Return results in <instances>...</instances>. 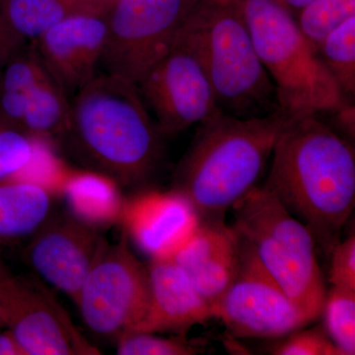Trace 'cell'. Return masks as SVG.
Segmentation results:
<instances>
[{
    "label": "cell",
    "instance_id": "cell-21",
    "mask_svg": "<svg viewBox=\"0 0 355 355\" xmlns=\"http://www.w3.org/2000/svg\"><path fill=\"white\" fill-rule=\"evenodd\" d=\"M0 9L25 41H37L51 27L74 14H100L85 0H0Z\"/></svg>",
    "mask_w": 355,
    "mask_h": 355
},
{
    "label": "cell",
    "instance_id": "cell-34",
    "mask_svg": "<svg viewBox=\"0 0 355 355\" xmlns=\"http://www.w3.org/2000/svg\"><path fill=\"white\" fill-rule=\"evenodd\" d=\"M85 1H87V2H88V3H89V4H90V6H92V4H91V3H90V1H89V0H85ZM92 7H93V6H92ZM93 8H94V7H93ZM94 9H95V8H94ZM95 10H96V9H95ZM97 12H98V11H97ZM98 13H99V12H98Z\"/></svg>",
    "mask_w": 355,
    "mask_h": 355
},
{
    "label": "cell",
    "instance_id": "cell-12",
    "mask_svg": "<svg viewBox=\"0 0 355 355\" xmlns=\"http://www.w3.org/2000/svg\"><path fill=\"white\" fill-rule=\"evenodd\" d=\"M106 240L71 212H53L28 240L23 257L42 279L76 301Z\"/></svg>",
    "mask_w": 355,
    "mask_h": 355
},
{
    "label": "cell",
    "instance_id": "cell-32",
    "mask_svg": "<svg viewBox=\"0 0 355 355\" xmlns=\"http://www.w3.org/2000/svg\"><path fill=\"white\" fill-rule=\"evenodd\" d=\"M93 6L97 9L99 12L106 14L108 12L110 7L114 3V0H89Z\"/></svg>",
    "mask_w": 355,
    "mask_h": 355
},
{
    "label": "cell",
    "instance_id": "cell-24",
    "mask_svg": "<svg viewBox=\"0 0 355 355\" xmlns=\"http://www.w3.org/2000/svg\"><path fill=\"white\" fill-rule=\"evenodd\" d=\"M324 328L342 355L355 354V291L331 286L327 291Z\"/></svg>",
    "mask_w": 355,
    "mask_h": 355
},
{
    "label": "cell",
    "instance_id": "cell-28",
    "mask_svg": "<svg viewBox=\"0 0 355 355\" xmlns=\"http://www.w3.org/2000/svg\"><path fill=\"white\" fill-rule=\"evenodd\" d=\"M329 282L331 286L355 291V234L340 240L331 250Z\"/></svg>",
    "mask_w": 355,
    "mask_h": 355
},
{
    "label": "cell",
    "instance_id": "cell-5",
    "mask_svg": "<svg viewBox=\"0 0 355 355\" xmlns=\"http://www.w3.org/2000/svg\"><path fill=\"white\" fill-rule=\"evenodd\" d=\"M234 1L272 79L282 111L292 118L321 116L352 104L286 9L273 0Z\"/></svg>",
    "mask_w": 355,
    "mask_h": 355
},
{
    "label": "cell",
    "instance_id": "cell-6",
    "mask_svg": "<svg viewBox=\"0 0 355 355\" xmlns=\"http://www.w3.org/2000/svg\"><path fill=\"white\" fill-rule=\"evenodd\" d=\"M231 209L233 229L266 272L313 321L319 319L327 288L309 229L263 186Z\"/></svg>",
    "mask_w": 355,
    "mask_h": 355
},
{
    "label": "cell",
    "instance_id": "cell-13",
    "mask_svg": "<svg viewBox=\"0 0 355 355\" xmlns=\"http://www.w3.org/2000/svg\"><path fill=\"white\" fill-rule=\"evenodd\" d=\"M121 221L128 238L151 260L174 258L200 223L191 203L172 190L135 196L125 202Z\"/></svg>",
    "mask_w": 355,
    "mask_h": 355
},
{
    "label": "cell",
    "instance_id": "cell-10",
    "mask_svg": "<svg viewBox=\"0 0 355 355\" xmlns=\"http://www.w3.org/2000/svg\"><path fill=\"white\" fill-rule=\"evenodd\" d=\"M0 318L26 355H97L53 293L38 280L18 277L0 260Z\"/></svg>",
    "mask_w": 355,
    "mask_h": 355
},
{
    "label": "cell",
    "instance_id": "cell-27",
    "mask_svg": "<svg viewBox=\"0 0 355 355\" xmlns=\"http://www.w3.org/2000/svg\"><path fill=\"white\" fill-rule=\"evenodd\" d=\"M299 329L273 345L275 355H342L324 326Z\"/></svg>",
    "mask_w": 355,
    "mask_h": 355
},
{
    "label": "cell",
    "instance_id": "cell-2",
    "mask_svg": "<svg viewBox=\"0 0 355 355\" xmlns=\"http://www.w3.org/2000/svg\"><path fill=\"white\" fill-rule=\"evenodd\" d=\"M164 139L137 86L109 73L95 76L77 91L62 137L79 163L125 189L155 176Z\"/></svg>",
    "mask_w": 355,
    "mask_h": 355
},
{
    "label": "cell",
    "instance_id": "cell-20",
    "mask_svg": "<svg viewBox=\"0 0 355 355\" xmlns=\"http://www.w3.org/2000/svg\"><path fill=\"white\" fill-rule=\"evenodd\" d=\"M44 70L36 46L26 44L0 71V116L20 130L30 94Z\"/></svg>",
    "mask_w": 355,
    "mask_h": 355
},
{
    "label": "cell",
    "instance_id": "cell-17",
    "mask_svg": "<svg viewBox=\"0 0 355 355\" xmlns=\"http://www.w3.org/2000/svg\"><path fill=\"white\" fill-rule=\"evenodd\" d=\"M53 193L27 180L0 183V246L30 239L53 214Z\"/></svg>",
    "mask_w": 355,
    "mask_h": 355
},
{
    "label": "cell",
    "instance_id": "cell-22",
    "mask_svg": "<svg viewBox=\"0 0 355 355\" xmlns=\"http://www.w3.org/2000/svg\"><path fill=\"white\" fill-rule=\"evenodd\" d=\"M322 62L352 102L355 96V16L343 23L318 48Z\"/></svg>",
    "mask_w": 355,
    "mask_h": 355
},
{
    "label": "cell",
    "instance_id": "cell-16",
    "mask_svg": "<svg viewBox=\"0 0 355 355\" xmlns=\"http://www.w3.org/2000/svg\"><path fill=\"white\" fill-rule=\"evenodd\" d=\"M147 268L150 303L137 331L186 335L193 327L214 318L212 305L173 259L151 260Z\"/></svg>",
    "mask_w": 355,
    "mask_h": 355
},
{
    "label": "cell",
    "instance_id": "cell-30",
    "mask_svg": "<svg viewBox=\"0 0 355 355\" xmlns=\"http://www.w3.org/2000/svg\"><path fill=\"white\" fill-rule=\"evenodd\" d=\"M0 355H26L24 349L10 330L0 333Z\"/></svg>",
    "mask_w": 355,
    "mask_h": 355
},
{
    "label": "cell",
    "instance_id": "cell-8",
    "mask_svg": "<svg viewBox=\"0 0 355 355\" xmlns=\"http://www.w3.org/2000/svg\"><path fill=\"white\" fill-rule=\"evenodd\" d=\"M128 241L123 229L116 244L107 242L74 301L89 330L114 340L139 330L150 303L148 268Z\"/></svg>",
    "mask_w": 355,
    "mask_h": 355
},
{
    "label": "cell",
    "instance_id": "cell-15",
    "mask_svg": "<svg viewBox=\"0 0 355 355\" xmlns=\"http://www.w3.org/2000/svg\"><path fill=\"white\" fill-rule=\"evenodd\" d=\"M173 260L212 305L237 275L240 261L237 233L225 221H200L195 234Z\"/></svg>",
    "mask_w": 355,
    "mask_h": 355
},
{
    "label": "cell",
    "instance_id": "cell-4",
    "mask_svg": "<svg viewBox=\"0 0 355 355\" xmlns=\"http://www.w3.org/2000/svg\"><path fill=\"white\" fill-rule=\"evenodd\" d=\"M176 40L202 65L220 111L253 118L279 108L272 79L234 0H200Z\"/></svg>",
    "mask_w": 355,
    "mask_h": 355
},
{
    "label": "cell",
    "instance_id": "cell-3",
    "mask_svg": "<svg viewBox=\"0 0 355 355\" xmlns=\"http://www.w3.org/2000/svg\"><path fill=\"white\" fill-rule=\"evenodd\" d=\"M292 116L279 108L253 118L218 111L198 125L173 175L200 221H225L226 212L254 188Z\"/></svg>",
    "mask_w": 355,
    "mask_h": 355
},
{
    "label": "cell",
    "instance_id": "cell-26",
    "mask_svg": "<svg viewBox=\"0 0 355 355\" xmlns=\"http://www.w3.org/2000/svg\"><path fill=\"white\" fill-rule=\"evenodd\" d=\"M37 140L0 116V183L17 176L34 156Z\"/></svg>",
    "mask_w": 355,
    "mask_h": 355
},
{
    "label": "cell",
    "instance_id": "cell-9",
    "mask_svg": "<svg viewBox=\"0 0 355 355\" xmlns=\"http://www.w3.org/2000/svg\"><path fill=\"white\" fill-rule=\"evenodd\" d=\"M238 236V235H237ZM240 261L227 291L212 304V315L236 338H282L313 323L266 272L238 236Z\"/></svg>",
    "mask_w": 355,
    "mask_h": 355
},
{
    "label": "cell",
    "instance_id": "cell-19",
    "mask_svg": "<svg viewBox=\"0 0 355 355\" xmlns=\"http://www.w3.org/2000/svg\"><path fill=\"white\" fill-rule=\"evenodd\" d=\"M65 94L46 67L30 94L21 130L40 141L62 139L69 123L70 111Z\"/></svg>",
    "mask_w": 355,
    "mask_h": 355
},
{
    "label": "cell",
    "instance_id": "cell-14",
    "mask_svg": "<svg viewBox=\"0 0 355 355\" xmlns=\"http://www.w3.org/2000/svg\"><path fill=\"white\" fill-rule=\"evenodd\" d=\"M106 32V14L78 13L60 21L37 40L44 67L65 93L78 91L96 76Z\"/></svg>",
    "mask_w": 355,
    "mask_h": 355
},
{
    "label": "cell",
    "instance_id": "cell-7",
    "mask_svg": "<svg viewBox=\"0 0 355 355\" xmlns=\"http://www.w3.org/2000/svg\"><path fill=\"white\" fill-rule=\"evenodd\" d=\"M200 0H114L100 64L135 84L171 50Z\"/></svg>",
    "mask_w": 355,
    "mask_h": 355
},
{
    "label": "cell",
    "instance_id": "cell-18",
    "mask_svg": "<svg viewBox=\"0 0 355 355\" xmlns=\"http://www.w3.org/2000/svg\"><path fill=\"white\" fill-rule=\"evenodd\" d=\"M70 211L96 229L121 221L125 200L113 180L93 171L69 173L62 189Z\"/></svg>",
    "mask_w": 355,
    "mask_h": 355
},
{
    "label": "cell",
    "instance_id": "cell-23",
    "mask_svg": "<svg viewBox=\"0 0 355 355\" xmlns=\"http://www.w3.org/2000/svg\"><path fill=\"white\" fill-rule=\"evenodd\" d=\"M355 16V0H314L295 16L296 25L318 51L334 30Z\"/></svg>",
    "mask_w": 355,
    "mask_h": 355
},
{
    "label": "cell",
    "instance_id": "cell-31",
    "mask_svg": "<svg viewBox=\"0 0 355 355\" xmlns=\"http://www.w3.org/2000/svg\"><path fill=\"white\" fill-rule=\"evenodd\" d=\"M282 8L286 9L292 17L296 15L303 8L314 0H273Z\"/></svg>",
    "mask_w": 355,
    "mask_h": 355
},
{
    "label": "cell",
    "instance_id": "cell-29",
    "mask_svg": "<svg viewBox=\"0 0 355 355\" xmlns=\"http://www.w3.org/2000/svg\"><path fill=\"white\" fill-rule=\"evenodd\" d=\"M26 42L11 27L0 9V71L12 55L25 46Z\"/></svg>",
    "mask_w": 355,
    "mask_h": 355
},
{
    "label": "cell",
    "instance_id": "cell-25",
    "mask_svg": "<svg viewBox=\"0 0 355 355\" xmlns=\"http://www.w3.org/2000/svg\"><path fill=\"white\" fill-rule=\"evenodd\" d=\"M186 335L162 338L149 331H128L116 340L119 355H196L203 349Z\"/></svg>",
    "mask_w": 355,
    "mask_h": 355
},
{
    "label": "cell",
    "instance_id": "cell-33",
    "mask_svg": "<svg viewBox=\"0 0 355 355\" xmlns=\"http://www.w3.org/2000/svg\"><path fill=\"white\" fill-rule=\"evenodd\" d=\"M4 327L3 322H2L1 318H0V328Z\"/></svg>",
    "mask_w": 355,
    "mask_h": 355
},
{
    "label": "cell",
    "instance_id": "cell-11",
    "mask_svg": "<svg viewBox=\"0 0 355 355\" xmlns=\"http://www.w3.org/2000/svg\"><path fill=\"white\" fill-rule=\"evenodd\" d=\"M137 86L165 137L200 125L220 111L202 65L177 40Z\"/></svg>",
    "mask_w": 355,
    "mask_h": 355
},
{
    "label": "cell",
    "instance_id": "cell-1",
    "mask_svg": "<svg viewBox=\"0 0 355 355\" xmlns=\"http://www.w3.org/2000/svg\"><path fill=\"white\" fill-rule=\"evenodd\" d=\"M272 158L261 186L330 254L354 209V146L320 114H307L287 123Z\"/></svg>",
    "mask_w": 355,
    "mask_h": 355
}]
</instances>
